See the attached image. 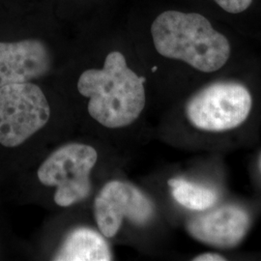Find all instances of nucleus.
I'll use <instances>...</instances> for the list:
<instances>
[{"label": "nucleus", "instance_id": "3", "mask_svg": "<svg viewBox=\"0 0 261 261\" xmlns=\"http://www.w3.org/2000/svg\"><path fill=\"white\" fill-rule=\"evenodd\" d=\"M98 160L92 146L70 143L56 150L38 169L39 181L56 187L55 201L68 207L84 200L91 192L90 173Z\"/></svg>", "mask_w": 261, "mask_h": 261}, {"label": "nucleus", "instance_id": "1", "mask_svg": "<svg viewBox=\"0 0 261 261\" xmlns=\"http://www.w3.org/2000/svg\"><path fill=\"white\" fill-rule=\"evenodd\" d=\"M77 90L89 99L91 117L111 129L133 124L145 107L144 79L128 67L120 51L110 53L102 69L84 71Z\"/></svg>", "mask_w": 261, "mask_h": 261}, {"label": "nucleus", "instance_id": "10", "mask_svg": "<svg viewBox=\"0 0 261 261\" xmlns=\"http://www.w3.org/2000/svg\"><path fill=\"white\" fill-rule=\"evenodd\" d=\"M173 198L180 205L195 211H205L216 204L218 195L212 189L181 178L168 180Z\"/></svg>", "mask_w": 261, "mask_h": 261}, {"label": "nucleus", "instance_id": "5", "mask_svg": "<svg viewBox=\"0 0 261 261\" xmlns=\"http://www.w3.org/2000/svg\"><path fill=\"white\" fill-rule=\"evenodd\" d=\"M50 108L42 89L31 83L0 87V144L18 147L46 126Z\"/></svg>", "mask_w": 261, "mask_h": 261}, {"label": "nucleus", "instance_id": "4", "mask_svg": "<svg viewBox=\"0 0 261 261\" xmlns=\"http://www.w3.org/2000/svg\"><path fill=\"white\" fill-rule=\"evenodd\" d=\"M252 95L243 84L220 82L193 96L186 106L189 121L196 129L224 132L239 127L252 110Z\"/></svg>", "mask_w": 261, "mask_h": 261}, {"label": "nucleus", "instance_id": "11", "mask_svg": "<svg viewBox=\"0 0 261 261\" xmlns=\"http://www.w3.org/2000/svg\"><path fill=\"white\" fill-rule=\"evenodd\" d=\"M215 2L228 13L239 14L250 7L252 0H215Z\"/></svg>", "mask_w": 261, "mask_h": 261}, {"label": "nucleus", "instance_id": "9", "mask_svg": "<svg viewBox=\"0 0 261 261\" xmlns=\"http://www.w3.org/2000/svg\"><path fill=\"white\" fill-rule=\"evenodd\" d=\"M103 237V234L98 233L91 228H75L68 234L54 260H112L110 246Z\"/></svg>", "mask_w": 261, "mask_h": 261}, {"label": "nucleus", "instance_id": "12", "mask_svg": "<svg viewBox=\"0 0 261 261\" xmlns=\"http://www.w3.org/2000/svg\"><path fill=\"white\" fill-rule=\"evenodd\" d=\"M194 261H224L226 260V258L219 254V253H215V252H206V253H202L196 256Z\"/></svg>", "mask_w": 261, "mask_h": 261}, {"label": "nucleus", "instance_id": "7", "mask_svg": "<svg viewBox=\"0 0 261 261\" xmlns=\"http://www.w3.org/2000/svg\"><path fill=\"white\" fill-rule=\"evenodd\" d=\"M250 225V216L243 208L224 205L191 219L187 224V230L200 243L227 250L241 244Z\"/></svg>", "mask_w": 261, "mask_h": 261}, {"label": "nucleus", "instance_id": "2", "mask_svg": "<svg viewBox=\"0 0 261 261\" xmlns=\"http://www.w3.org/2000/svg\"><path fill=\"white\" fill-rule=\"evenodd\" d=\"M151 34L161 56L184 61L200 72L220 70L230 56L228 40L196 13L164 12L153 21Z\"/></svg>", "mask_w": 261, "mask_h": 261}, {"label": "nucleus", "instance_id": "6", "mask_svg": "<svg viewBox=\"0 0 261 261\" xmlns=\"http://www.w3.org/2000/svg\"><path fill=\"white\" fill-rule=\"evenodd\" d=\"M155 207L140 189L122 181H111L102 188L94 202L97 225L107 238L115 236L124 219L145 225L153 219Z\"/></svg>", "mask_w": 261, "mask_h": 261}, {"label": "nucleus", "instance_id": "8", "mask_svg": "<svg viewBox=\"0 0 261 261\" xmlns=\"http://www.w3.org/2000/svg\"><path fill=\"white\" fill-rule=\"evenodd\" d=\"M51 62L48 48L40 40L0 42V87L42 77L50 71Z\"/></svg>", "mask_w": 261, "mask_h": 261}]
</instances>
